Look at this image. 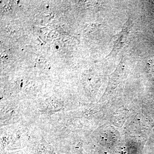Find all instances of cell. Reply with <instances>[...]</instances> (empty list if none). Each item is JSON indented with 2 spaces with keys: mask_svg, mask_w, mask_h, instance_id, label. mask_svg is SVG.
<instances>
[{
  "mask_svg": "<svg viewBox=\"0 0 154 154\" xmlns=\"http://www.w3.org/2000/svg\"><path fill=\"white\" fill-rule=\"evenodd\" d=\"M124 29H123L124 31V33H123V30H122L120 33L119 34L118 39L117 41H115L116 43L114 45V49L115 50H117V49H119L120 48L122 47V45L124 44L125 42V38L127 36V34L128 33H125L126 31V28H127V26H124Z\"/></svg>",
  "mask_w": 154,
  "mask_h": 154,
  "instance_id": "1",
  "label": "cell"
},
{
  "mask_svg": "<svg viewBox=\"0 0 154 154\" xmlns=\"http://www.w3.org/2000/svg\"><path fill=\"white\" fill-rule=\"evenodd\" d=\"M146 66L149 71L154 74V58L151 59L149 60Z\"/></svg>",
  "mask_w": 154,
  "mask_h": 154,
  "instance_id": "2",
  "label": "cell"
}]
</instances>
